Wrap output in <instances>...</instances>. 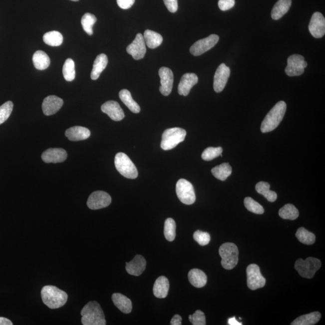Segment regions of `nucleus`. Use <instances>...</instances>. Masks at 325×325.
Returning <instances> with one entry per match:
<instances>
[{
    "mask_svg": "<svg viewBox=\"0 0 325 325\" xmlns=\"http://www.w3.org/2000/svg\"><path fill=\"white\" fill-rule=\"evenodd\" d=\"M41 298L43 304L51 309L61 308L68 301L65 292L54 286H45L41 290Z\"/></svg>",
    "mask_w": 325,
    "mask_h": 325,
    "instance_id": "1",
    "label": "nucleus"
},
{
    "mask_svg": "<svg viewBox=\"0 0 325 325\" xmlns=\"http://www.w3.org/2000/svg\"><path fill=\"white\" fill-rule=\"evenodd\" d=\"M81 323L83 325H105V316L100 305L96 301H90L81 311Z\"/></svg>",
    "mask_w": 325,
    "mask_h": 325,
    "instance_id": "2",
    "label": "nucleus"
},
{
    "mask_svg": "<svg viewBox=\"0 0 325 325\" xmlns=\"http://www.w3.org/2000/svg\"><path fill=\"white\" fill-rule=\"evenodd\" d=\"M286 109L287 105L285 101L278 102L263 120L261 126L262 132H271L276 129L285 117Z\"/></svg>",
    "mask_w": 325,
    "mask_h": 325,
    "instance_id": "3",
    "label": "nucleus"
},
{
    "mask_svg": "<svg viewBox=\"0 0 325 325\" xmlns=\"http://www.w3.org/2000/svg\"><path fill=\"white\" fill-rule=\"evenodd\" d=\"M222 258L221 265L227 270H231L236 267L239 262V250L233 243H225L221 246L219 250Z\"/></svg>",
    "mask_w": 325,
    "mask_h": 325,
    "instance_id": "4",
    "label": "nucleus"
},
{
    "mask_svg": "<svg viewBox=\"0 0 325 325\" xmlns=\"http://www.w3.org/2000/svg\"><path fill=\"white\" fill-rule=\"evenodd\" d=\"M186 131L181 128L167 129L162 134L161 148L163 150H171L184 141L186 136Z\"/></svg>",
    "mask_w": 325,
    "mask_h": 325,
    "instance_id": "5",
    "label": "nucleus"
},
{
    "mask_svg": "<svg viewBox=\"0 0 325 325\" xmlns=\"http://www.w3.org/2000/svg\"><path fill=\"white\" fill-rule=\"evenodd\" d=\"M115 165L117 171L125 178L135 179L138 176L136 166L127 154L123 153L117 154L115 158Z\"/></svg>",
    "mask_w": 325,
    "mask_h": 325,
    "instance_id": "6",
    "label": "nucleus"
},
{
    "mask_svg": "<svg viewBox=\"0 0 325 325\" xmlns=\"http://www.w3.org/2000/svg\"><path fill=\"white\" fill-rule=\"evenodd\" d=\"M320 260L314 257H309L305 260L300 259L295 263V268L302 277L311 278L314 277L316 272L321 268Z\"/></svg>",
    "mask_w": 325,
    "mask_h": 325,
    "instance_id": "7",
    "label": "nucleus"
},
{
    "mask_svg": "<svg viewBox=\"0 0 325 325\" xmlns=\"http://www.w3.org/2000/svg\"><path fill=\"white\" fill-rule=\"evenodd\" d=\"M176 193L178 199L184 204L192 205L196 201L194 188L192 184L185 179L178 181Z\"/></svg>",
    "mask_w": 325,
    "mask_h": 325,
    "instance_id": "8",
    "label": "nucleus"
},
{
    "mask_svg": "<svg viewBox=\"0 0 325 325\" xmlns=\"http://www.w3.org/2000/svg\"><path fill=\"white\" fill-rule=\"evenodd\" d=\"M308 65L305 58L303 55L294 54L291 55L288 59V66L285 72L289 77L300 76L304 74V69Z\"/></svg>",
    "mask_w": 325,
    "mask_h": 325,
    "instance_id": "9",
    "label": "nucleus"
},
{
    "mask_svg": "<svg viewBox=\"0 0 325 325\" xmlns=\"http://www.w3.org/2000/svg\"><path fill=\"white\" fill-rule=\"evenodd\" d=\"M247 285L252 291L263 288L266 285V279L262 276L259 266L252 264L247 269Z\"/></svg>",
    "mask_w": 325,
    "mask_h": 325,
    "instance_id": "10",
    "label": "nucleus"
},
{
    "mask_svg": "<svg viewBox=\"0 0 325 325\" xmlns=\"http://www.w3.org/2000/svg\"><path fill=\"white\" fill-rule=\"evenodd\" d=\"M219 37L216 34H211L204 39L199 40L190 49V53L195 56H199L210 50L218 43Z\"/></svg>",
    "mask_w": 325,
    "mask_h": 325,
    "instance_id": "11",
    "label": "nucleus"
},
{
    "mask_svg": "<svg viewBox=\"0 0 325 325\" xmlns=\"http://www.w3.org/2000/svg\"><path fill=\"white\" fill-rule=\"evenodd\" d=\"M112 203L109 194L103 191H96L89 196L87 207L91 210H98L107 207Z\"/></svg>",
    "mask_w": 325,
    "mask_h": 325,
    "instance_id": "12",
    "label": "nucleus"
},
{
    "mask_svg": "<svg viewBox=\"0 0 325 325\" xmlns=\"http://www.w3.org/2000/svg\"><path fill=\"white\" fill-rule=\"evenodd\" d=\"M230 69L225 63H222L217 68L214 77L213 87L217 93L221 92L227 83L230 76Z\"/></svg>",
    "mask_w": 325,
    "mask_h": 325,
    "instance_id": "13",
    "label": "nucleus"
},
{
    "mask_svg": "<svg viewBox=\"0 0 325 325\" xmlns=\"http://www.w3.org/2000/svg\"><path fill=\"white\" fill-rule=\"evenodd\" d=\"M127 51L129 54L132 55L134 59L140 60L145 57L146 52V44L141 33L136 35L135 39L127 48Z\"/></svg>",
    "mask_w": 325,
    "mask_h": 325,
    "instance_id": "14",
    "label": "nucleus"
},
{
    "mask_svg": "<svg viewBox=\"0 0 325 325\" xmlns=\"http://www.w3.org/2000/svg\"><path fill=\"white\" fill-rule=\"evenodd\" d=\"M309 28L313 37L318 39L323 37L325 34V19L323 14L320 12L313 14Z\"/></svg>",
    "mask_w": 325,
    "mask_h": 325,
    "instance_id": "15",
    "label": "nucleus"
},
{
    "mask_svg": "<svg viewBox=\"0 0 325 325\" xmlns=\"http://www.w3.org/2000/svg\"><path fill=\"white\" fill-rule=\"evenodd\" d=\"M159 74L161 82L160 91L163 95L168 96L172 92L173 83H174V74L172 70L166 67L161 68Z\"/></svg>",
    "mask_w": 325,
    "mask_h": 325,
    "instance_id": "16",
    "label": "nucleus"
},
{
    "mask_svg": "<svg viewBox=\"0 0 325 325\" xmlns=\"http://www.w3.org/2000/svg\"><path fill=\"white\" fill-rule=\"evenodd\" d=\"M101 110L115 121H121L125 117L124 111L116 101H109L105 102L102 105Z\"/></svg>",
    "mask_w": 325,
    "mask_h": 325,
    "instance_id": "17",
    "label": "nucleus"
},
{
    "mask_svg": "<svg viewBox=\"0 0 325 325\" xmlns=\"http://www.w3.org/2000/svg\"><path fill=\"white\" fill-rule=\"evenodd\" d=\"M63 104V99L57 96L50 95L44 99L42 103V110L46 116L56 113Z\"/></svg>",
    "mask_w": 325,
    "mask_h": 325,
    "instance_id": "18",
    "label": "nucleus"
},
{
    "mask_svg": "<svg viewBox=\"0 0 325 325\" xmlns=\"http://www.w3.org/2000/svg\"><path fill=\"white\" fill-rule=\"evenodd\" d=\"M66 151L61 148H49L43 152L42 159L46 163H61L66 160Z\"/></svg>",
    "mask_w": 325,
    "mask_h": 325,
    "instance_id": "19",
    "label": "nucleus"
},
{
    "mask_svg": "<svg viewBox=\"0 0 325 325\" xmlns=\"http://www.w3.org/2000/svg\"><path fill=\"white\" fill-rule=\"evenodd\" d=\"M198 76L193 73H187L183 75L178 85V93L180 95H188L190 90L198 83Z\"/></svg>",
    "mask_w": 325,
    "mask_h": 325,
    "instance_id": "20",
    "label": "nucleus"
},
{
    "mask_svg": "<svg viewBox=\"0 0 325 325\" xmlns=\"http://www.w3.org/2000/svg\"><path fill=\"white\" fill-rule=\"evenodd\" d=\"M146 262L144 257L137 255L130 262L126 263L125 269L128 273L134 276H140L146 269Z\"/></svg>",
    "mask_w": 325,
    "mask_h": 325,
    "instance_id": "21",
    "label": "nucleus"
},
{
    "mask_svg": "<svg viewBox=\"0 0 325 325\" xmlns=\"http://www.w3.org/2000/svg\"><path fill=\"white\" fill-rule=\"evenodd\" d=\"M65 136L71 141H80L88 139L90 136L89 129L80 126L69 128L66 131Z\"/></svg>",
    "mask_w": 325,
    "mask_h": 325,
    "instance_id": "22",
    "label": "nucleus"
},
{
    "mask_svg": "<svg viewBox=\"0 0 325 325\" xmlns=\"http://www.w3.org/2000/svg\"><path fill=\"white\" fill-rule=\"evenodd\" d=\"M112 299L113 304L120 311L125 314H128L131 312L132 303L130 299L118 293L113 294Z\"/></svg>",
    "mask_w": 325,
    "mask_h": 325,
    "instance_id": "23",
    "label": "nucleus"
},
{
    "mask_svg": "<svg viewBox=\"0 0 325 325\" xmlns=\"http://www.w3.org/2000/svg\"><path fill=\"white\" fill-rule=\"evenodd\" d=\"M169 289V282L168 278L162 276L157 278L153 287L155 297L160 299L165 298L168 296Z\"/></svg>",
    "mask_w": 325,
    "mask_h": 325,
    "instance_id": "24",
    "label": "nucleus"
},
{
    "mask_svg": "<svg viewBox=\"0 0 325 325\" xmlns=\"http://www.w3.org/2000/svg\"><path fill=\"white\" fill-rule=\"evenodd\" d=\"M189 282L197 288H202L206 285L207 277L203 271L198 269H193L188 274Z\"/></svg>",
    "mask_w": 325,
    "mask_h": 325,
    "instance_id": "25",
    "label": "nucleus"
},
{
    "mask_svg": "<svg viewBox=\"0 0 325 325\" xmlns=\"http://www.w3.org/2000/svg\"><path fill=\"white\" fill-rule=\"evenodd\" d=\"M108 64V58L106 55L101 54L95 58L93 63V69L90 74L92 80H96L99 77L101 72L104 71Z\"/></svg>",
    "mask_w": 325,
    "mask_h": 325,
    "instance_id": "26",
    "label": "nucleus"
},
{
    "mask_svg": "<svg viewBox=\"0 0 325 325\" xmlns=\"http://www.w3.org/2000/svg\"><path fill=\"white\" fill-rule=\"evenodd\" d=\"M292 5V0H278L272 10V18L278 20L288 12Z\"/></svg>",
    "mask_w": 325,
    "mask_h": 325,
    "instance_id": "27",
    "label": "nucleus"
},
{
    "mask_svg": "<svg viewBox=\"0 0 325 325\" xmlns=\"http://www.w3.org/2000/svg\"><path fill=\"white\" fill-rule=\"evenodd\" d=\"M120 99L124 102L131 112L134 113H139L140 112V107L138 104L134 100L131 93L127 89H122L119 93Z\"/></svg>",
    "mask_w": 325,
    "mask_h": 325,
    "instance_id": "28",
    "label": "nucleus"
},
{
    "mask_svg": "<svg viewBox=\"0 0 325 325\" xmlns=\"http://www.w3.org/2000/svg\"><path fill=\"white\" fill-rule=\"evenodd\" d=\"M145 44L149 48L154 49L159 46L163 42L162 35L150 30H146L143 34Z\"/></svg>",
    "mask_w": 325,
    "mask_h": 325,
    "instance_id": "29",
    "label": "nucleus"
},
{
    "mask_svg": "<svg viewBox=\"0 0 325 325\" xmlns=\"http://www.w3.org/2000/svg\"><path fill=\"white\" fill-rule=\"evenodd\" d=\"M50 58L47 54L43 51H37L33 56V63L35 68L38 70L47 69L50 64Z\"/></svg>",
    "mask_w": 325,
    "mask_h": 325,
    "instance_id": "30",
    "label": "nucleus"
},
{
    "mask_svg": "<svg viewBox=\"0 0 325 325\" xmlns=\"http://www.w3.org/2000/svg\"><path fill=\"white\" fill-rule=\"evenodd\" d=\"M321 314L318 312H313L300 316L292 322V325H314L320 321Z\"/></svg>",
    "mask_w": 325,
    "mask_h": 325,
    "instance_id": "31",
    "label": "nucleus"
},
{
    "mask_svg": "<svg viewBox=\"0 0 325 325\" xmlns=\"http://www.w3.org/2000/svg\"><path fill=\"white\" fill-rule=\"evenodd\" d=\"M213 176L221 181L226 180L232 174V168L228 163H224L217 166L212 169Z\"/></svg>",
    "mask_w": 325,
    "mask_h": 325,
    "instance_id": "32",
    "label": "nucleus"
},
{
    "mask_svg": "<svg viewBox=\"0 0 325 325\" xmlns=\"http://www.w3.org/2000/svg\"><path fill=\"white\" fill-rule=\"evenodd\" d=\"M270 184L268 183L261 182L258 183L256 186L257 192L261 194L267 199L269 202H275L277 199V194L274 191L270 190Z\"/></svg>",
    "mask_w": 325,
    "mask_h": 325,
    "instance_id": "33",
    "label": "nucleus"
},
{
    "mask_svg": "<svg viewBox=\"0 0 325 325\" xmlns=\"http://www.w3.org/2000/svg\"><path fill=\"white\" fill-rule=\"evenodd\" d=\"M43 42L46 45L51 46H58L63 42V37L60 32L57 31H49L43 36Z\"/></svg>",
    "mask_w": 325,
    "mask_h": 325,
    "instance_id": "34",
    "label": "nucleus"
},
{
    "mask_svg": "<svg viewBox=\"0 0 325 325\" xmlns=\"http://www.w3.org/2000/svg\"><path fill=\"white\" fill-rule=\"evenodd\" d=\"M279 215L284 219L294 221L298 218L300 213L294 205L289 204L281 208L279 211Z\"/></svg>",
    "mask_w": 325,
    "mask_h": 325,
    "instance_id": "35",
    "label": "nucleus"
},
{
    "mask_svg": "<svg viewBox=\"0 0 325 325\" xmlns=\"http://www.w3.org/2000/svg\"><path fill=\"white\" fill-rule=\"evenodd\" d=\"M296 237H297L299 241L307 245H313L316 241L315 234L310 233V231L303 227L299 228L297 233H296Z\"/></svg>",
    "mask_w": 325,
    "mask_h": 325,
    "instance_id": "36",
    "label": "nucleus"
},
{
    "mask_svg": "<svg viewBox=\"0 0 325 325\" xmlns=\"http://www.w3.org/2000/svg\"><path fill=\"white\" fill-rule=\"evenodd\" d=\"M96 20L97 19L94 14L90 13H85L82 17L81 20L82 27H83L84 31H86V33L90 36L93 33V27L95 24Z\"/></svg>",
    "mask_w": 325,
    "mask_h": 325,
    "instance_id": "37",
    "label": "nucleus"
},
{
    "mask_svg": "<svg viewBox=\"0 0 325 325\" xmlns=\"http://www.w3.org/2000/svg\"><path fill=\"white\" fill-rule=\"evenodd\" d=\"M164 234L167 241L172 242L176 236V224L174 219L168 218L165 222Z\"/></svg>",
    "mask_w": 325,
    "mask_h": 325,
    "instance_id": "38",
    "label": "nucleus"
},
{
    "mask_svg": "<svg viewBox=\"0 0 325 325\" xmlns=\"http://www.w3.org/2000/svg\"><path fill=\"white\" fill-rule=\"evenodd\" d=\"M64 78L67 81H72L75 78V63L71 58H68L64 63L63 67Z\"/></svg>",
    "mask_w": 325,
    "mask_h": 325,
    "instance_id": "39",
    "label": "nucleus"
},
{
    "mask_svg": "<svg viewBox=\"0 0 325 325\" xmlns=\"http://www.w3.org/2000/svg\"><path fill=\"white\" fill-rule=\"evenodd\" d=\"M245 206L250 212L259 215H262L264 213L265 210L263 207L257 201L253 200L250 197H247L244 200Z\"/></svg>",
    "mask_w": 325,
    "mask_h": 325,
    "instance_id": "40",
    "label": "nucleus"
},
{
    "mask_svg": "<svg viewBox=\"0 0 325 325\" xmlns=\"http://www.w3.org/2000/svg\"><path fill=\"white\" fill-rule=\"evenodd\" d=\"M13 104L11 101L5 102L0 106V125L7 121L12 112Z\"/></svg>",
    "mask_w": 325,
    "mask_h": 325,
    "instance_id": "41",
    "label": "nucleus"
},
{
    "mask_svg": "<svg viewBox=\"0 0 325 325\" xmlns=\"http://www.w3.org/2000/svg\"><path fill=\"white\" fill-rule=\"evenodd\" d=\"M222 151H223V149L221 147H209L205 149L202 154V158L206 161L212 160L215 158L220 156Z\"/></svg>",
    "mask_w": 325,
    "mask_h": 325,
    "instance_id": "42",
    "label": "nucleus"
},
{
    "mask_svg": "<svg viewBox=\"0 0 325 325\" xmlns=\"http://www.w3.org/2000/svg\"><path fill=\"white\" fill-rule=\"evenodd\" d=\"M193 239L199 245L206 246L209 244L211 237L209 233L198 230L193 234Z\"/></svg>",
    "mask_w": 325,
    "mask_h": 325,
    "instance_id": "43",
    "label": "nucleus"
},
{
    "mask_svg": "<svg viewBox=\"0 0 325 325\" xmlns=\"http://www.w3.org/2000/svg\"><path fill=\"white\" fill-rule=\"evenodd\" d=\"M189 321L193 325H206V319L204 313L201 310H197L194 314L190 315Z\"/></svg>",
    "mask_w": 325,
    "mask_h": 325,
    "instance_id": "44",
    "label": "nucleus"
},
{
    "mask_svg": "<svg viewBox=\"0 0 325 325\" xmlns=\"http://www.w3.org/2000/svg\"><path fill=\"white\" fill-rule=\"evenodd\" d=\"M235 5V0H219L218 5L219 8L222 11H227L231 9Z\"/></svg>",
    "mask_w": 325,
    "mask_h": 325,
    "instance_id": "45",
    "label": "nucleus"
},
{
    "mask_svg": "<svg viewBox=\"0 0 325 325\" xmlns=\"http://www.w3.org/2000/svg\"><path fill=\"white\" fill-rule=\"evenodd\" d=\"M170 12L175 13L178 10V0H163Z\"/></svg>",
    "mask_w": 325,
    "mask_h": 325,
    "instance_id": "46",
    "label": "nucleus"
},
{
    "mask_svg": "<svg viewBox=\"0 0 325 325\" xmlns=\"http://www.w3.org/2000/svg\"><path fill=\"white\" fill-rule=\"evenodd\" d=\"M117 4L122 9H128L133 6L135 0H116Z\"/></svg>",
    "mask_w": 325,
    "mask_h": 325,
    "instance_id": "47",
    "label": "nucleus"
},
{
    "mask_svg": "<svg viewBox=\"0 0 325 325\" xmlns=\"http://www.w3.org/2000/svg\"><path fill=\"white\" fill-rule=\"evenodd\" d=\"M181 324H182V318L180 315H175L171 319V325H181Z\"/></svg>",
    "mask_w": 325,
    "mask_h": 325,
    "instance_id": "48",
    "label": "nucleus"
},
{
    "mask_svg": "<svg viewBox=\"0 0 325 325\" xmlns=\"http://www.w3.org/2000/svg\"><path fill=\"white\" fill-rule=\"evenodd\" d=\"M13 323L9 319L0 317V325H12Z\"/></svg>",
    "mask_w": 325,
    "mask_h": 325,
    "instance_id": "49",
    "label": "nucleus"
},
{
    "mask_svg": "<svg viewBox=\"0 0 325 325\" xmlns=\"http://www.w3.org/2000/svg\"><path fill=\"white\" fill-rule=\"evenodd\" d=\"M228 325H242V323L237 322L236 318H230L228 320Z\"/></svg>",
    "mask_w": 325,
    "mask_h": 325,
    "instance_id": "50",
    "label": "nucleus"
},
{
    "mask_svg": "<svg viewBox=\"0 0 325 325\" xmlns=\"http://www.w3.org/2000/svg\"><path fill=\"white\" fill-rule=\"evenodd\" d=\"M71 1H79V0H71Z\"/></svg>",
    "mask_w": 325,
    "mask_h": 325,
    "instance_id": "51",
    "label": "nucleus"
}]
</instances>
